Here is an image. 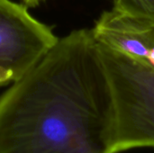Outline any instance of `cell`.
<instances>
[{"mask_svg": "<svg viewBox=\"0 0 154 153\" xmlns=\"http://www.w3.org/2000/svg\"><path fill=\"white\" fill-rule=\"evenodd\" d=\"M97 42L154 67V28L105 11L91 29Z\"/></svg>", "mask_w": 154, "mask_h": 153, "instance_id": "277c9868", "label": "cell"}, {"mask_svg": "<svg viewBox=\"0 0 154 153\" xmlns=\"http://www.w3.org/2000/svg\"><path fill=\"white\" fill-rule=\"evenodd\" d=\"M113 103L108 153L154 148V67L97 42Z\"/></svg>", "mask_w": 154, "mask_h": 153, "instance_id": "7a4b0ae2", "label": "cell"}, {"mask_svg": "<svg viewBox=\"0 0 154 153\" xmlns=\"http://www.w3.org/2000/svg\"><path fill=\"white\" fill-rule=\"evenodd\" d=\"M23 2V4L25 5H27L28 7H35L37 6L41 2H42L43 0H22Z\"/></svg>", "mask_w": 154, "mask_h": 153, "instance_id": "8992f818", "label": "cell"}, {"mask_svg": "<svg viewBox=\"0 0 154 153\" xmlns=\"http://www.w3.org/2000/svg\"><path fill=\"white\" fill-rule=\"evenodd\" d=\"M112 10L121 16L154 28V0H113Z\"/></svg>", "mask_w": 154, "mask_h": 153, "instance_id": "5b68a950", "label": "cell"}, {"mask_svg": "<svg viewBox=\"0 0 154 153\" xmlns=\"http://www.w3.org/2000/svg\"><path fill=\"white\" fill-rule=\"evenodd\" d=\"M24 4L0 0V87L14 83L41 60L59 38Z\"/></svg>", "mask_w": 154, "mask_h": 153, "instance_id": "3957f363", "label": "cell"}, {"mask_svg": "<svg viewBox=\"0 0 154 153\" xmlns=\"http://www.w3.org/2000/svg\"><path fill=\"white\" fill-rule=\"evenodd\" d=\"M112 122L92 30H74L0 96V153H108Z\"/></svg>", "mask_w": 154, "mask_h": 153, "instance_id": "6da1fadb", "label": "cell"}]
</instances>
